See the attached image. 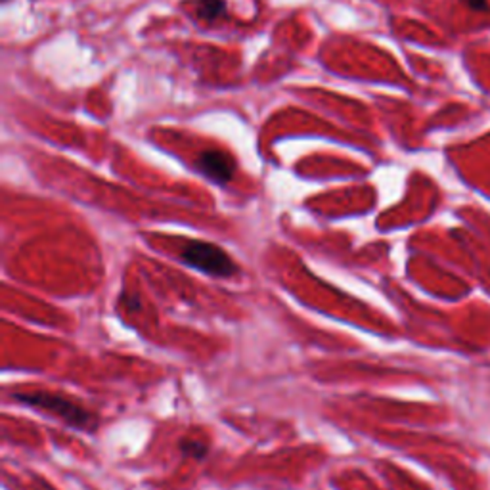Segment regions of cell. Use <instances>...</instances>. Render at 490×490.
<instances>
[{
    "label": "cell",
    "mask_w": 490,
    "mask_h": 490,
    "mask_svg": "<svg viewBox=\"0 0 490 490\" xmlns=\"http://www.w3.org/2000/svg\"><path fill=\"white\" fill-rule=\"evenodd\" d=\"M180 257H183V261L188 266L209 276L230 278L234 275H238V265L226 255V251L221 249L219 245H213L207 242H195V240L186 242L183 251H180Z\"/></svg>",
    "instance_id": "cell-2"
},
{
    "label": "cell",
    "mask_w": 490,
    "mask_h": 490,
    "mask_svg": "<svg viewBox=\"0 0 490 490\" xmlns=\"http://www.w3.org/2000/svg\"><path fill=\"white\" fill-rule=\"evenodd\" d=\"M121 303H125V306L129 308V311H136V308H140V301L135 295H123Z\"/></svg>",
    "instance_id": "cell-7"
},
{
    "label": "cell",
    "mask_w": 490,
    "mask_h": 490,
    "mask_svg": "<svg viewBox=\"0 0 490 490\" xmlns=\"http://www.w3.org/2000/svg\"><path fill=\"white\" fill-rule=\"evenodd\" d=\"M225 12V0H199L197 5V15L202 17V20H216V17H221Z\"/></svg>",
    "instance_id": "cell-5"
},
{
    "label": "cell",
    "mask_w": 490,
    "mask_h": 490,
    "mask_svg": "<svg viewBox=\"0 0 490 490\" xmlns=\"http://www.w3.org/2000/svg\"><path fill=\"white\" fill-rule=\"evenodd\" d=\"M14 398L27 406L43 408L56 414L67 425L75 429L95 431L98 425L96 415L93 412H88L81 405L69 401L64 395H54L48 391H27V393H14Z\"/></svg>",
    "instance_id": "cell-1"
},
{
    "label": "cell",
    "mask_w": 490,
    "mask_h": 490,
    "mask_svg": "<svg viewBox=\"0 0 490 490\" xmlns=\"http://www.w3.org/2000/svg\"><path fill=\"white\" fill-rule=\"evenodd\" d=\"M180 450H183L185 456L195 458V460H204L209 452V445L204 439L197 437H185L180 441Z\"/></svg>",
    "instance_id": "cell-4"
},
{
    "label": "cell",
    "mask_w": 490,
    "mask_h": 490,
    "mask_svg": "<svg viewBox=\"0 0 490 490\" xmlns=\"http://www.w3.org/2000/svg\"><path fill=\"white\" fill-rule=\"evenodd\" d=\"M195 165L199 173L205 175L216 185H226L234 176V169H235L234 159L228 154H223L219 150H207L204 154H199Z\"/></svg>",
    "instance_id": "cell-3"
},
{
    "label": "cell",
    "mask_w": 490,
    "mask_h": 490,
    "mask_svg": "<svg viewBox=\"0 0 490 490\" xmlns=\"http://www.w3.org/2000/svg\"><path fill=\"white\" fill-rule=\"evenodd\" d=\"M462 5H465L469 10H474V12L488 10L486 0H462Z\"/></svg>",
    "instance_id": "cell-6"
}]
</instances>
